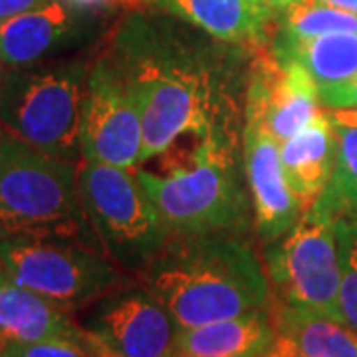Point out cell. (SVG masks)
I'll use <instances>...</instances> for the list:
<instances>
[{
  "mask_svg": "<svg viewBox=\"0 0 357 357\" xmlns=\"http://www.w3.org/2000/svg\"><path fill=\"white\" fill-rule=\"evenodd\" d=\"M133 89L141 114V163L183 135H236L229 74L218 50L159 18L131 16L105 52Z\"/></svg>",
  "mask_w": 357,
  "mask_h": 357,
  "instance_id": "6da1fadb",
  "label": "cell"
},
{
  "mask_svg": "<svg viewBox=\"0 0 357 357\" xmlns=\"http://www.w3.org/2000/svg\"><path fill=\"white\" fill-rule=\"evenodd\" d=\"M139 276L183 328L236 318L272 304L264 262L241 234L171 236Z\"/></svg>",
  "mask_w": 357,
  "mask_h": 357,
  "instance_id": "7a4b0ae2",
  "label": "cell"
},
{
  "mask_svg": "<svg viewBox=\"0 0 357 357\" xmlns=\"http://www.w3.org/2000/svg\"><path fill=\"white\" fill-rule=\"evenodd\" d=\"M236 145V135L204 137L191 165L175 167L167 175L135 169L143 191L173 236L244 232L250 208Z\"/></svg>",
  "mask_w": 357,
  "mask_h": 357,
  "instance_id": "3957f363",
  "label": "cell"
},
{
  "mask_svg": "<svg viewBox=\"0 0 357 357\" xmlns=\"http://www.w3.org/2000/svg\"><path fill=\"white\" fill-rule=\"evenodd\" d=\"M52 236L103 250L84 211L77 165L28 145L0 123V236Z\"/></svg>",
  "mask_w": 357,
  "mask_h": 357,
  "instance_id": "277c9868",
  "label": "cell"
},
{
  "mask_svg": "<svg viewBox=\"0 0 357 357\" xmlns=\"http://www.w3.org/2000/svg\"><path fill=\"white\" fill-rule=\"evenodd\" d=\"M89 68L86 60H62L10 70L0 123L42 153L79 165Z\"/></svg>",
  "mask_w": 357,
  "mask_h": 357,
  "instance_id": "5b68a950",
  "label": "cell"
},
{
  "mask_svg": "<svg viewBox=\"0 0 357 357\" xmlns=\"http://www.w3.org/2000/svg\"><path fill=\"white\" fill-rule=\"evenodd\" d=\"M77 189L105 252L128 274H141L171 241L173 234L143 191L135 169L82 159Z\"/></svg>",
  "mask_w": 357,
  "mask_h": 357,
  "instance_id": "8992f818",
  "label": "cell"
},
{
  "mask_svg": "<svg viewBox=\"0 0 357 357\" xmlns=\"http://www.w3.org/2000/svg\"><path fill=\"white\" fill-rule=\"evenodd\" d=\"M0 262L20 286L74 314L126 284V270L103 250L52 236H0Z\"/></svg>",
  "mask_w": 357,
  "mask_h": 357,
  "instance_id": "52a82bcc",
  "label": "cell"
},
{
  "mask_svg": "<svg viewBox=\"0 0 357 357\" xmlns=\"http://www.w3.org/2000/svg\"><path fill=\"white\" fill-rule=\"evenodd\" d=\"M262 262L274 300L344 321L340 244L326 211L312 204L286 234L264 244Z\"/></svg>",
  "mask_w": 357,
  "mask_h": 357,
  "instance_id": "ba28073f",
  "label": "cell"
},
{
  "mask_svg": "<svg viewBox=\"0 0 357 357\" xmlns=\"http://www.w3.org/2000/svg\"><path fill=\"white\" fill-rule=\"evenodd\" d=\"M79 324L102 357H181L183 326L143 284L117 286L91 304Z\"/></svg>",
  "mask_w": 357,
  "mask_h": 357,
  "instance_id": "9c48e42d",
  "label": "cell"
},
{
  "mask_svg": "<svg viewBox=\"0 0 357 357\" xmlns=\"http://www.w3.org/2000/svg\"><path fill=\"white\" fill-rule=\"evenodd\" d=\"M143 129L137 98L107 54L91 64L82 119V153L86 161L137 169Z\"/></svg>",
  "mask_w": 357,
  "mask_h": 357,
  "instance_id": "30bf717a",
  "label": "cell"
},
{
  "mask_svg": "<svg viewBox=\"0 0 357 357\" xmlns=\"http://www.w3.org/2000/svg\"><path fill=\"white\" fill-rule=\"evenodd\" d=\"M321 114L318 86L302 66L278 60L272 52L258 56L246 84V117L260 119L282 145Z\"/></svg>",
  "mask_w": 357,
  "mask_h": 357,
  "instance_id": "8fae6325",
  "label": "cell"
},
{
  "mask_svg": "<svg viewBox=\"0 0 357 357\" xmlns=\"http://www.w3.org/2000/svg\"><path fill=\"white\" fill-rule=\"evenodd\" d=\"M243 161L246 185L252 195V211L258 236L272 243L298 222L302 208L282 169L280 143L264 123L244 115Z\"/></svg>",
  "mask_w": 357,
  "mask_h": 357,
  "instance_id": "7c38bea8",
  "label": "cell"
},
{
  "mask_svg": "<svg viewBox=\"0 0 357 357\" xmlns=\"http://www.w3.org/2000/svg\"><path fill=\"white\" fill-rule=\"evenodd\" d=\"M0 335L20 342H64L102 357L100 347L74 314L20 286L0 262Z\"/></svg>",
  "mask_w": 357,
  "mask_h": 357,
  "instance_id": "4fadbf2b",
  "label": "cell"
},
{
  "mask_svg": "<svg viewBox=\"0 0 357 357\" xmlns=\"http://www.w3.org/2000/svg\"><path fill=\"white\" fill-rule=\"evenodd\" d=\"M157 4L211 38L244 48L266 42L274 14L262 0H157Z\"/></svg>",
  "mask_w": 357,
  "mask_h": 357,
  "instance_id": "5bb4252c",
  "label": "cell"
},
{
  "mask_svg": "<svg viewBox=\"0 0 357 357\" xmlns=\"http://www.w3.org/2000/svg\"><path fill=\"white\" fill-rule=\"evenodd\" d=\"M278 349V333L268 310L236 318L183 328L181 357H270Z\"/></svg>",
  "mask_w": 357,
  "mask_h": 357,
  "instance_id": "9a60e30c",
  "label": "cell"
},
{
  "mask_svg": "<svg viewBox=\"0 0 357 357\" xmlns=\"http://www.w3.org/2000/svg\"><path fill=\"white\" fill-rule=\"evenodd\" d=\"M282 169L302 213L326 191L337 161V135L330 117L318 115L310 126L280 145Z\"/></svg>",
  "mask_w": 357,
  "mask_h": 357,
  "instance_id": "2e32d148",
  "label": "cell"
},
{
  "mask_svg": "<svg viewBox=\"0 0 357 357\" xmlns=\"http://www.w3.org/2000/svg\"><path fill=\"white\" fill-rule=\"evenodd\" d=\"M70 6L66 0H50L0 22V52L8 70L38 64L70 34L74 26Z\"/></svg>",
  "mask_w": 357,
  "mask_h": 357,
  "instance_id": "e0dca14e",
  "label": "cell"
},
{
  "mask_svg": "<svg viewBox=\"0 0 357 357\" xmlns=\"http://www.w3.org/2000/svg\"><path fill=\"white\" fill-rule=\"evenodd\" d=\"M270 316L280 354L294 357H357V332L344 321L282 304L272 298Z\"/></svg>",
  "mask_w": 357,
  "mask_h": 357,
  "instance_id": "ac0fdd59",
  "label": "cell"
},
{
  "mask_svg": "<svg viewBox=\"0 0 357 357\" xmlns=\"http://www.w3.org/2000/svg\"><path fill=\"white\" fill-rule=\"evenodd\" d=\"M270 52L278 60L302 66L318 89L342 86L357 76V34L290 38L276 32Z\"/></svg>",
  "mask_w": 357,
  "mask_h": 357,
  "instance_id": "d6986e66",
  "label": "cell"
},
{
  "mask_svg": "<svg viewBox=\"0 0 357 357\" xmlns=\"http://www.w3.org/2000/svg\"><path fill=\"white\" fill-rule=\"evenodd\" d=\"M332 126L337 135L335 171L314 204L335 220L345 215H357V126L337 121H332Z\"/></svg>",
  "mask_w": 357,
  "mask_h": 357,
  "instance_id": "ffe728a7",
  "label": "cell"
},
{
  "mask_svg": "<svg viewBox=\"0 0 357 357\" xmlns=\"http://www.w3.org/2000/svg\"><path fill=\"white\" fill-rule=\"evenodd\" d=\"M357 34V14L345 13L324 0H300L280 10L278 34L290 38H318L328 34Z\"/></svg>",
  "mask_w": 357,
  "mask_h": 357,
  "instance_id": "44dd1931",
  "label": "cell"
},
{
  "mask_svg": "<svg viewBox=\"0 0 357 357\" xmlns=\"http://www.w3.org/2000/svg\"><path fill=\"white\" fill-rule=\"evenodd\" d=\"M335 232L342 260V318L345 326L357 332V215L335 218Z\"/></svg>",
  "mask_w": 357,
  "mask_h": 357,
  "instance_id": "7402d4cb",
  "label": "cell"
},
{
  "mask_svg": "<svg viewBox=\"0 0 357 357\" xmlns=\"http://www.w3.org/2000/svg\"><path fill=\"white\" fill-rule=\"evenodd\" d=\"M0 357H93L64 342H20L0 335Z\"/></svg>",
  "mask_w": 357,
  "mask_h": 357,
  "instance_id": "603a6c76",
  "label": "cell"
},
{
  "mask_svg": "<svg viewBox=\"0 0 357 357\" xmlns=\"http://www.w3.org/2000/svg\"><path fill=\"white\" fill-rule=\"evenodd\" d=\"M319 102L328 109H357V76L342 86L319 89Z\"/></svg>",
  "mask_w": 357,
  "mask_h": 357,
  "instance_id": "cb8c5ba5",
  "label": "cell"
},
{
  "mask_svg": "<svg viewBox=\"0 0 357 357\" xmlns=\"http://www.w3.org/2000/svg\"><path fill=\"white\" fill-rule=\"evenodd\" d=\"M46 2H50V0H0V22L13 18L16 14L38 8L42 4H46Z\"/></svg>",
  "mask_w": 357,
  "mask_h": 357,
  "instance_id": "d4e9b609",
  "label": "cell"
},
{
  "mask_svg": "<svg viewBox=\"0 0 357 357\" xmlns=\"http://www.w3.org/2000/svg\"><path fill=\"white\" fill-rule=\"evenodd\" d=\"M326 4H332L335 8H342L345 13L357 14V0H324Z\"/></svg>",
  "mask_w": 357,
  "mask_h": 357,
  "instance_id": "484cf974",
  "label": "cell"
},
{
  "mask_svg": "<svg viewBox=\"0 0 357 357\" xmlns=\"http://www.w3.org/2000/svg\"><path fill=\"white\" fill-rule=\"evenodd\" d=\"M262 2H266L268 6L276 13H280V10H284V8H288L290 4H296V2H300V0H262Z\"/></svg>",
  "mask_w": 357,
  "mask_h": 357,
  "instance_id": "4316f807",
  "label": "cell"
},
{
  "mask_svg": "<svg viewBox=\"0 0 357 357\" xmlns=\"http://www.w3.org/2000/svg\"><path fill=\"white\" fill-rule=\"evenodd\" d=\"M8 66L4 62V58H2V52H0V96H2V89H4V82H6V77H8Z\"/></svg>",
  "mask_w": 357,
  "mask_h": 357,
  "instance_id": "83f0119b",
  "label": "cell"
},
{
  "mask_svg": "<svg viewBox=\"0 0 357 357\" xmlns=\"http://www.w3.org/2000/svg\"><path fill=\"white\" fill-rule=\"evenodd\" d=\"M70 2L72 6H98V4H103L107 0H66Z\"/></svg>",
  "mask_w": 357,
  "mask_h": 357,
  "instance_id": "f1b7e54d",
  "label": "cell"
},
{
  "mask_svg": "<svg viewBox=\"0 0 357 357\" xmlns=\"http://www.w3.org/2000/svg\"><path fill=\"white\" fill-rule=\"evenodd\" d=\"M274 357H294V356H288V354H280V351H276V354H274Z\"/></svg>",
  "mask_w": 357,
  "mask_h": 357,
  "instance_id": "f546056e",
  "label": "cell"
},
{
  "mask_svg": "<svg viewBox=\"0 0 357 357\" xmlns=\"http://www.w3.org/2000/svg\"><path fill=\"white\" fill-rule=\"evenodd\" d=\"M270 357H274V356H270Z\"/></svg>",
  "mask_w": 357,
  "mask_h": 357,
  "instance_id": "4dcf8cb0",
  "label": "cell"
}]
</instances>
